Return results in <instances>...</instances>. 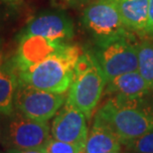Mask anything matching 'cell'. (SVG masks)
Segmentation results:
<instances>
[{
  "instance_id": "obj_9",
  "label": "cell",
  "mask_w": 153,
  "mask_h": 153,
  "mask_svg": "<svg viewBox=\"0 0 153 153\" xmlns=\"http://www.w3.org/2000/svg\"><path fill=\"white\" fill-rule=\"evenodd\" d=\"M52 135L60 141L85 149L88 139L87 117L69 102H65L52 122Z\"/></svg>"
},
{
  "instance_id": "obj_21",
  "label": "cell",
  "mask_w": 153,
  "mask_h": 153,
  "mask_svg": "<svg viewBox=\"0 0 153 153\" xmlns=\"http://www.w3.org/2000/svg\"><path fill=\"white\" fill-rule=\"evenodd\" d=\"M69 1H72V2H85L87 0H69Z\"/></svg>"
},
{
  "instance_id": "obj_10",
  "label": "cell",
  "mask_w": 153,
  "mask_h": 153,
  "mask_svg": "<svg viewBox=\"0 0 153 153\" xmlns=\"http://www.w3.org/2000/svg\"><path fill=\"white\" fill-rule=\"evenodd\" d=\"M22 35L40 36L54 41H70L75 35L74 22L64 12H47L33 18Z\"/></svg>"
},
{
  "instance_id": "obj_24",
  "label": "cell",
  "mask_w": 153,
  "mask_h": 153,
  "mask_svg": "<svg viewBox=\"0 0 153 153\" xmlns=\"http://www.w3.org/2000/svg\"><path fill=\"white\" fill-rule=\"evenodd\" d=\"M0 153H1V152H0Z\"/></svg>"
},
{
  "instance_id": "obj_3",
  "label": "cell",
  "mask_w": 153,
  "mask_h": 153,
  "mask_svg": "<svg viewBox=\"0 0 153 153\" xmlns=\"http://www.w3.org/2000/svg\"><path fill=\"white\" fill-rule=\"evenodd\" d=\"M106 79L91 50H84L76 61L74 79L66 102L90 119L105 91Z\"/></svg>"
},
{
  "instance_id": "obj_19",
  "label": "cell",
  "mask_w": 153,
  "mask_h": 153,
  "mask_svg": "<svg viewBox=\"0 0 153 153\" xmlns=\"http://www.w3.org/2000/svg\"><path fill=\"white\" fill-rule=\"evenodd\" d=\"M7 153H47L44 147L33 149H9Z\"/></svg>"
},
{
  "instance_id": "obj_12",
  "label": "cell",
  "mask_w": 153,
  "mask_h": 153,
  "mask_svg": "<svg viewBox=\"0 0 153 153\" xmlns=\"http://www.w3.org/2000/svg\"><path fill=\"white\" fill-rule=\"evenodd\" d=\"M121 21L128 31L144 34L148 23L149 0H115Z\"/></svg>"
},
{
  "instance_id": "obj_13",
  "label": "cell",
  "mask_w": 153,
  "mask_h": 153,
  "mask_svg": "<svg viewBox=\"0 0 153 153\" xmlns=\"http://www.w3.org/2000/svg\"><path fill=\"white\" fill-rule=\"evenodd\" d=\"M17 88L18 73L10 60L0 66V114L6 116L14 114Z\"/></svg>"
},
{
  "instance_id": "obj_5",
  "label": "cell",
  "mask_w": 153,
  "mask_h": 153,
  "mask_svg": "<svg viewBox=\"0 0 153 153\" xmlns=\"http://www.w3.org/2000/svg\"><path fill=\"white\" fill-rule=\"evenodd\" d=\"M50 139L48 121L33 120L17 111L3 119L1 143L7 150L41 148Z\"/></svg>"
},
{
  "instance_id": "obj_16",
  "label": "cell",
  "mask_w": 153,
  "mask_h": 153,
  "mask_svg": "<svg viewBox=\"0 0 153 153\" xmlns=\"http://www.w3.org/2000/svg\"><path fill=\"white\" fill-rule=\"evenodd\" d=\"M122 146H124V153H153V130L122 143Z\"/></svg>"
},
{
  "instance_id": "obj_22",
  "label": "cell",
  "mask_w": 153,
  "mask_h": 153,
  "mask_svg": "<svg viewBox=\"0 0 153 153\" xmlns=\"http://www.w3.org/2000/svg\"><path fill=\"white\" fill-rule=\"evenodd\" d=\"M108 153H120V151L119 152H108Z\"/></svg>"
},
{
  "instance_id": "obj_4",
  "label": "cell",
  "mask_w": 153,
  "mask_h": 153,
  "mask_svg": "<svg viewBox=\"0 0 153 153\" xmlns=\"http://www.w3.org/2000/svg\"><path fill=\"white\" fill-rule=\"evenodd\" d=\"M138 41L132 32L109 41L94 44L91 53L102 70L106 79L137 71Z\"/></svg>"
},
{
  "instance_id": "obj_6",
  "label": "cell",
  "mask_w": 153,
  "mask_h": 153,
  "mask_svg": "<svg viewBox=\"0 0 153 153\" xmlns=\"http://www.w3.org/2000/svg\"><path fill=\"white\" fill-rule=\"evenodd\" d=\"M82 21L94 40V44L122 37L128 33L121 21L115 0H94L91 2L84 9Z\"/></svg>"
},
{
  "instance_id": "obj_17",
  "label": "cell",
  "mask_w": 153,
  "mask_h": 153,
  "mask_svg": "<svg viewBox=\"0 0 153 153\" xmlns=\"http://www.w3.org/2000/svg\"><path fill=\"white\" fill-rule=\"evenodd\" d=\"M47 153H82L84 149L75 144L60 141L57 139H50L44 146Z\"/></svg>"
},
{
  "instance_id": "obj_2",
  "label": "cell",
  "mask_w": 153,
  "mask_h": 153,
  "mask_svg": "<svg viewBox=\"0 0 153 153\" xmlns=\"http://www.w3.org/2000/svg\"><path fill=\"white\" fill-rule=\"evenodd\" d=\"M82 51L79 46L69 44L53 56L19 72L18 79L38 90L65 94L73 82L76 61Z\"/></svg>"
},
{
  "instance_id": "obj_20",
  "label": "cell",
  "mask_w": 153,
  "mask_h": 153,
  "mask_svg": "<svg viewBox=\"0 0 153 153\" xmlns=\"http://www.w3.org/2000/svg\"><path fill=\"white\" fill-rule=\"evenodd\" d=\"M2 132H3V119L0 118V143L2 141Z\"/></svg>"
},
{
  "instance_id": "obj_1",
  "label": "cell",
  "mask_w": 153,
  "mask_h": 153,
  "mask_svg": "<svg viewBox=\"0 0 153 153\" xmlns=\"http://www.w3.org/2000/svg\"><path fill=\"white\" fill-rule=\"evenodd\" d=\"M93 125L111 130L121 144L153 130V88L134 97H108L96 112Z\"/></svg>"
},
{
  "instance_id": "obj_23",
  "label": "cell",
  "mask_w": 153,
  "mask_h": 153,
  "mask_svg": "<svg viewBox=\"0 0 153 153\" xmlns=\"http://www.w3.org/2000/svg\"><path fill=\"white\" fill-rule=\"evenodd\" d=\"M82 153H84V151H82Z\"/></svg>"
},
{
  "instance_id": "obj_11",
  "label": "cell",
  "mask_w": 153,
  "mask_h": 153,
  "mask_svg": "<svg viewBox=\"0 0 153 153\" xmlns=\"http://www.w3.org/2000/svg\"><path fill=\"white\" fill-rule=\"evenodd\" d=\"M152 88V85L142 78L138 71H134L108 79L105 91L108 97H134L148 93Z\"/></svg>"
},
{
  "instance_id": "obj_15",
  "label": "cell",
  "mask_w": 153,
  "mask_h": 153,
  "mask_svg": "<svg viewBox=\"0 0 153 153\" xmlns=\"http://www.w3.org/2000/svg\"><path fill=\"white\" fill-rule=\"evenodd\" d=\"M137 50H138L137 71L142 76V78L153 87V38L138 41Z\"/></svg>"
},
{
  "instance_id": "obj_18",
  "label": "cell",
  "mask_w": 153,
  "mask_h": 153,
  "mask_svg": "<svg viewBox=\"0 0 153 153\" xmlns=\"http://www.w3.org/2000/svg\"><path fill=\"white\" fill-rule=\"evenodd\" d=\"M144 35L153 38V0H149V12H148V23L146 26Z\"/></svg>"
},
{
  "instance_id": "obj_8",
  "label": "cell",
  "mask_w": 153,
  "mask_h": 153,
  "mask_svg": "<svg viewBox=\"0 0 153 153\" xmlns=\"http://www.w3.org/2000/svg\"><path fill=\"white\" fill-rule=\"evenodd\" d=\"M69 45L68 42L54 41L40 36L22 35L12 63L17 73L23 72Z\"/></svg>"
},
{
  "instance_id": "obj_7",
  "label": "cell",
  "mask_w": 153,
  "mask_h": 153,
  "mask_svg": "<svg viewBox=\"0 0 153 153\" xmlns=\"http://www.w3.org/2000/svg\"><path fill=\"white\" fill-rule=\"evenodd\" d=\"M64 94L38 90L20 82L15 94V111L33 120L48 121L56 115L66 102Z\"/></svg>"
},
{
  "instance_id": "obj_14",
  "label": "cell",
  "mask_w": 153,
  "mask_h": 153,
  "mask_svg": "<svg viewBox=\"0 0 153 153\" xmlns=\"http://www.w3.org/2000/svg\"><path fill=\"white\" fill-rule=\"evenodd\" d=\"M121 147V141L111 130L93 125L90 135L88 136L84 153L119 152Z\"/></svg>"
}]
</instances>
